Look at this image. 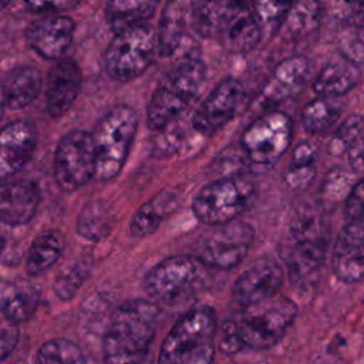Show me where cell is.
<instances>
[{
	"label": "cell",
	"instance_id": "cell-1",
	"mask_svg": "<svg viewBox=\"0 0 364 364\" xmlns=\"http://www.w3.org/2000/svg\"><path fill=\"white\" fill-rule=\"evenodd\" d=\"M159 307L146 299L122 303L111 316L102 336V357L107 363H139L155 338Z\"/></svg>",
	"mask_w": 364,
	"mask_h": 364
},
{
	"label": "cell",
	"instance_id": "cell-2",
	"mask_svg": "<svg viewBox=\"0 0 364 364\" xmlns=\"http://www.w3.org/2000/svg\"><path fill=\"white\" fill-rule=\"evenodd\" d=\"M297 304L282 294L239 307L236 316L226 318L242 350H266L277 344L293 324Z\"/></svg>",
	"mask_w": 364,
	"mask_h": 364
},
{
	"label": "cell",
	"instance_id": "cell-3",
	"mask_svg": "<svg viewBox=\"0 0 364 364\" xmlns=\"http://www.w3.org/2000/svg\"><path fill=\"white\" fill-rule=\"evenodd\" d=\"M205 78V64L196 55L182 58L152 92L146 107L148 127L156 131L181 118L198 98Z\"/></svg>",
	"mask_w": 364,
	"mask_h": 364
},
{
	"label": "cell",
	"instance_id": "cell-4",
	"mask_svg": "<svg viewBox=\"0 0 364 364\" xmlns=\"http://www.w3.org/2000/svg\"><path fill=\"white\" fill-rule=\"evenodd\" d=\"M218 317L210 306L186 311L164 338L158 361L175 364H208L215 357Z\"/></svg>",
	"mask_w": 364,
	"mask_h": 364
},
{
	"label": "cell",
	"instance_id": "cell-5",
	"mask_svg": "<svg viewBox=\"0 0 364 364\" xmlns=\"http://www.w3.org/2000/svg\"><path fill=\"white\" fill-rule=\"evenodd\" d=\"M138 131V114L127 105L109 108L91 132L95 148V175L98 182L112 181L122 171Z\"/></svg>",
	"mask_w": 364,
	"mask_h": 364
},
{
	"label": "cell",
	"instance_id": "cell-6",
	"mask_svg": "<svg viewBox=\"0 0 364 364\" xmlns=\"http://www.w3.org/2000/svg\"><path fill=\"white\" fill-rule=\"evenodd\" d=\"M293 122L282 111H270L252 121L239 141L246 169L266 172L287 152L291 144Z\"/></svg>",
	"mask_w": 364,
	"mask_h": 364
},
{
	"label": "cell",
	"instance_id": "cell-7",
	"mask_svg": "<svg viewBox=\"0 0 364 364\" xmlns=\"http://www.w3.org/2000/svg\"><path fill=\"white\" fill-rule=\"evenodd\" d=\"M156 51V33L152 27L136 24L115 31L102 54L104 70L109 78L127 82L141 77L151 65Z\"/></svg>",
	"mask_w": 364,
	"mask_h": 364
},
{
	"label": "cell",
	"instance_id": "cell-8",
	"mask_svg": "<svg viewBox=\"0 0 364 364\" xmlns=\"http://www.w3.org/2000/svg\"><path fill=\"white\" fill-rule=\"evenodd\" d=\"M256 199L255 185L240 176H225L200 188L192 200L195 218L208 226L237 219Z\"/></svg>",
	"mask_w": 364,
	"mask_h": 364
},
{
	"label": "cell",
	"instance_id": "cell-9",
	"mask_svg": "<svg viewBox=\"0 0 364 364\" xmlns=\"http://www.w3.org/2000/svg\"><path fill=\"white\" fill-rule=\"evenodd\" d=\"M255 240V229L243 220L233 219L213 225L203 232L193 246V256L205 267L230 270L246 257Z\"/></svg>",
	"mask_w": 364,
	"mask_h": 364
},
{
	"label": "cell",
	"instance_id": "cell-10",
	"mask_svg": "<svg viewBox=\"0 0 364 364\" xmlns=\"http://www.w3.org/2000/svg\"><path fill=\"white\" fill-rule=\"evenodd\" d=\"M95 148L92 135L82 129L64 134L54 152V179L64 192H74L94 179Z\"/></svg>",
	"mask_w": 364,
	"mask_h": 364
},
{
	"label": "cell",
	"instance_id": "cell-11",
	"mask_svg": "<svg viewBox=\"0 0 364 364\" xmlns=\"http://www.w3.org/2000/svg\"><path fill=\"white\" fill-rule=\"evenodd\" d=\"M205 266L193 255H175L162 259L142 280L144 291L155 301L168 303L198 283Z\"/></svg>",
	"mask_w": 364,
	"mask_h": 364
},
{
	"label": "cell",
	"instance_id": "cell-12",
	"mask_svg": "<svg viewBox=\"0 0 364 364\" xmlns=\"http://www.w3.org/2000/svg\"><path fill=\"white\" fill-rule=\"evenodd\" d=\"M245 87L236 78H225L206 95L192 115V128L202 136H212L237 112Z\"/></svg>",
	"mask_w": 364,
	"mask_h": 364
},
{
	"label": "cell",
	"instance_id": "cell-13",
	"mask_svg": "<svg viewBox=\"0 0 364 364\" xmlns=\"http://www.w3.org/2000/svg\"><path fill=\"white\" fill-rule=\"evenodd\" d=\"M283 280L282 266L269 256H260L236 277L232 297L239 307H243L277 294Z\"/></svg>",
	"mask_w": 364,
	"mask_h": 364
},
{
	"label": "cell",
	"instance_id": "cell-14",
	"mask_svg": "<svg viewBox=\"0 0 364 364\" xmlns=\"http://www.w3.org/2000/svg\"><path fill=\"white\" fill-rule=\"evenodd\" d=\"M333 274L343 283H357L364 277V213L351 219L337 235L333 256Z\"/></svg>",
	"mask_w": 364,
	"mask_h": 364
},
{
	"label": "cell",
	"instance_id": "cell-15",
	"mask_svg": "<svg viewBox=\"0 0 364 364\" xmlns=\"http://www.w3.org/2000/svg\"><path fill=\"white\" fill-rule=\"evenodd\" d=\"M75 23L65 14H41L31 21L24 33L28 47L46 60H60L68 51Z\"/></svg>",
	"mask_w": 364,
	"mask_h": 364
},
{
	"label": "cell",
	"instance_id": "cell-16",
	"mask_svg": "<svg viewBox=\"0 0 364 364\" xmlns=\"http://www.w3.org/2000/svg\"><path fill=\"white\" fill-rule=\"evenodd\" d=\"M37 127L28 119H16L0 129V179L18 172L37 146Z\"/></svg>",
	"mask_w": 364,
	"mask_h": 364
},
{
	"label": "cell",
	"instance_id": "cell-17",
	"mask_svg": "<svg viewBox=\"0 0 364 364\" xmlns=\"http://www.w3.org/2000/svg\"><path fill=\"white\" fill-rule=\"evenodd\" d=\"M82 85V75L78 64L70 58H60L50 68L46 84V109L50 117H63L77 100Z\"/></svg>",
	"mask_w": 364,
	"mask_h": 364
},
{
	"label": "cell",
	"instance_id": "cell-18",
	"mask_svg": "<svg viewBox=\"0 0 364 364\" xmlns=\"http://www.w3.org/2000/svg\"><path fill=\"white\" fill-rule=\"evenodd\" d=\"M262 27L247 0H236L226 16L216 40L229 53L243 54L252 51L262 38Z\"/></svg>",
	"mask_w": 364,
	"mask_h": 364
},
{
	"label": "cell",
	"instance_id": "cell-19",
	"mask_svg": "<svg viewBox=\"0 0 364 364\" xmlns=\"http://www.w3.org/2000/svg\"><path fill=\"white\" fill-rule=\"evenodd\" d=\"M310 75V61L304 55H291L282 60L269 74L260 88V100L267 105L282 104L297 95Z\"/></svg>",
	"mask_w": 364,
	"mask_h": 364
},
{
	"label": "cell",
	"instance_id": "cell-20",
	"mask_svg": "<svg viewBox=\"0 0 364 364\" xmlns=\"http://www.w3.org/2000/svg\"><path fill=\"white\" fill-rule=\"evenodd\" d=\"M40 203V189L36 182L18 179L0 183V222L9 226L28 223Z\"/></svg>",
	"mask_w": 364,
	"mask_h": 364
},
{
	"label": "cell",
	"instance_id": "cell-21",
	"mask_svg": "<svg viewBox=\"0 0 364 364\" xmlns=\"http://www.w3.org/2000/svg\"><path fill=\"white\" fill-rule=\"evenodd\" d=\"M192 27L191 0H168L162 9L156 31V51L161 57L176 55Z\"/></svg>",
	"mask_w": 364,
	"mask_h": 364
},
{
	"label": "cell",
	"instance_id": "cell-22",
	"mask_svg": "<svg viewBox=\"0 0 364 364\" xmlns=\"http://www.w3.org/2000/svg\"><path fill=\"white\" fill-rule=\"evenodd\" d=\"M327 250V239H291L284 260L289 279L294 286H304L318 273Z\"/></svg>",
	"mask_w": 364,
	"mask_h": 364
},
{
	"label": "cell",
	"instance_id": "cell-23",
	"mask_svg": "<svg viewBox=\"0 0 364 364\" xmlns=\"http://www.w3.org/2000/svg\"><path fill=\"white\" fill-rule=\"evenodd\" d=\"M6 108L21 109L30 105L43 88V75L34 65H16L0 82Z\"/></svg>",
	"mask_w": 364,
	"mask_h": 364
},
{
	"label": "cell",
	"instance_id": "cell-24",
	"mask_svg": "<svg viewBox=\"0 0 364 364\" xmlns=\"http://www.w3.org/2000/svg\"><path fill=\"white\" fill-rule=\"evenodd\" d=\"M178 193L161 191L149 200L142 203L131 218L129 233L132 237L142 239L152 235L161 223L178 208Z\"/></svg>",
	"mask_w": 364,
	"mask_h": 364
},
{
	"label": "cell",
	"instance_id": "cell-25",
	"mask_svg": "<svg viewBox=\"0 0 364 364\" xmlns=\"http://www.w3.org/2000/svg\"><path fill=\"white\" fill-rule=\"evenodd\" d=\"M361 77L355 63L344 58L327 63L313 80V91L320 97H341L353 90Z\"/></svg>",
	"mask_w": 364,
	"mask_h": 364
},
{
	"label": "cell",
	"instance_id": "cell-26",
	"mask_svg": "<svg viewBox=\"0 0 364 364\" xmlns=\"http://www.w3.org/2000/svg\"><path fill=\"white\" fill-rule=\"evenodd\" d=\"M40 291L27 282L7 284L0 291V313L14 321L28 320L38 307Z\"/></svg>",
	"mask_w": 364,
	"mask_h": 364
},
{
	"label": "cell",
	"instance_id": "cell-27",
	"mask_svg": "<svg viewBox=\"0 0 364 364\" xmlns=\"http://www.w3.org/2000/svg\"><path fill=\"white\" fill-rule=\"evenodd\" d=\"M65 249L64 236L58 230L40 233L28 246L26 256V270L31 276H38L50 270L63 256Z\"/></svg>",
	"mask_w": 364,
	"mask_h": 364
},
{
	"label": "cell",
	"instance_id": "cell-28",
	"mask_svg": "<svg viewBox=\"0 0 364 364\" xmlns=\"http://www.w3.org/2000/svg\"><path fill=\"white\" fill-rule=\"evenodd\" d=\"M323 16L320 0H291L280 28L291 38H303L318 30Z\"/></svg>",
	"mask_w": 364,
	"mask_h": 364
},
{
	"label": "cell",
	"instance_id": "cell-29",
	"mask_svg": "<svg viewBox=\"0 0 364 364\" xmlns=\"http://www.w3.org/2000/svg\"><path fill=\"white\" fill-rule=\"evenodd\" d=\"M158 4L159 0H107L104 14L108 26L115 33L144 24L155 14Z\"/></svg>",
	"mask_w": 364,
	"mask_h": 364
},
{
	"label": "cell",
	"instance_id": "cell-30",
	"mask_svg": "<svg viewBox=\"0 0 364 364\" xmlns=\"http://www.w3.org/2000/svg\"><path fill=\"white\" fill-rule=\"evenodd\" d=\"M236 0H191L192 28L203 38H216Z\"/></svg>",
	"mask_w": 364,
	"mask_h": 364
},
{
	"label": "cell",
	"instance_id": "cell-31",
	"mask_svg": "<svg viewBox=\"0 0 364 364\" xmlns=\"http://www.w3.org/2000/svg\"><path fill=\"white\" fill-rule=\"evenodd\" d=\"M112 223L114 216L109 206L101 199H94L87 202L80 210L77 233L87 240L100 242L109 235Z\"/></svg>",
	"mask_w": 364,
	"mask_h": 364
},
{
	"label": "cell",
	"instance_id": "cell-32",
	"mask_svg": "<svg viewBox=\"0 0 364 364\" xmlns=\"http://www.w3.org/2000/svg\"><path fill=\"white\" fill-rule=\"evenodd\" d=\"M341 105L334 97H320L311 100L301 109L300 118L304 129L311 135L327 132L340 118Z\"/></svg>",
	"mask_w": 364,
	"mask_h": 364
},
{
	"label": "cell",
	"instance_id": "cell-33",
	"mask_svg": "<svg viewBox=\"0 0 364 364\" xmlns=\"http://www.w3.org/2000/svg\"><path fill=\"white\" fill-rule=\"evenodd\" d=\"M91 269L92 262L90 257H77L70 264H67L54 279L53 290L55 297L61 301L73 299L82 283L87 280Z\"/></svg>",
	"mask_w": 364,
	"mask_h": 364
},
{
	"label": "cell",
	"instance_id": "cell-34",
	"mask_svg": "<svg viewBox=\"0 0 364 364\" xmlns=\"http://www.w3.org/2000/svg\"><path fill=\"white\" fill-rule=\"evenodd\" d=\"M36 363H84L85 357L80 346L67 338H54L46 341L34 357Z\"/></svg>",
	"mask_w": 364,
	"mask_h": 364
},
{
	"label": "cell",
	"instance_id": "cell-35",
	"mask_svg": "<svg viewBox=\"0 0 364 364\" xmlns=\"http://www.w3.org/2000/svg\"><path fill=\"white\" fill-rule=\"evenodd\" d=\"M290 3L291 0H250L262 31L269 34L277 33L290 7Z\"/></svg>",
	"mask_w": 364,
	"mask_h": 364
},
{
	"label": "cell",
	"instance_id": "cell-36",
	"mask_svg": "<svg viewBox=\"0 0 364 364\" xmlns=\"http://www.w3.org/2000/svg\"><path fill=\"white\" fill-rule=\"evenodd\" d=\"M364 134V118L361 115L353 114L347 117L341 125H338L333 139L328 144V154L333 156H340L347 154L351 145Z\"/></svg>",
	"mask_w": 364,
	"mask_h": 364
},
{
	"label": "cell",
	"instance_id": "cell-37",
	"mask_svg": "<svg viewBox=\"0 0 364 364\" xmlns=\"http://www.w3.org/2000/svg\"><path fill=\"white\" fill-rule=\"evenodd\" d=\"M338 36V50L341 55L353 63L364 64V27L343 24Z\"/></svg>",
	"mask_w": 364,
	"mask_h": 364
},
{
	"label": "cell",
	"instance_id": "cell-38",
	"mask_svg": "<svg viewBox=\"0 0 364 364\" xmlns=\"http://www.w3.org/2000/svg\"><path fill=\"white\" fill-rule=\"evenodd\" d=\"M351 181V175L341 169V168H334L331 169L324 182H323V196L327 199V200H338V199H344L350 191V188L353 186L350 183Z\"/></svg>",
	"mask_w": 364,
	"mask_h": 364
},
{
	"label": "cell",
	"instance_id": "cell-39",
	"mask_svg": "<svg viewBox=\"0 0 364 364\" xmlns=\"http://www.w3.org/2000/svg\"><path fill=\"white\" fill-rule=\"evenodd\" d=\"M316 176V165H303V164H291L287 166L283 181L284 185L291 191H303L309 188Z\"/></svg>",
	"mask_w": 364,
	"mask_h": 364
},
{
	"label": "cell",
	"instance_id": "cell-40",
	"mask_svg": "<svg viewBox=\"0 0 364 364\" xmlns=\"http://www.w3.org/2000/svg\"><path fill=\"white\" fill-rule=\"evenodd\" d=\"M82 0H23L24 9L33 14H61L75 9Z\"/></svg>",
	"mask_w": 364,
	"mask_h": 364
},
{
	"label": "cell",
	"instance_id": "cell-41",
	"mask_svg": "<svg viewBox=\"0 0 364 364\" xmlns=\"http://www.w3.org/2000/svg\"><path fill=\"white\" fill-rule=\"evenodd\" d=\"M20 331L17 323L6 318L0 313V360L7 358L18 344Z\"/></svg>",
	"mask_w": 364,
	"mask_h": 364
},
{
	"label": "cell",
	"instance_id": "cell-42",
	"mask_svg": "<svg viewBox=\"0 0 364 364\" xmlns=\"http://www.w3.org/2000/svg\"><path fill=\"white\" fill-rule=\"evenodd\" d=\"M364 213V178L355 182L344 198L346 219H351Z\"/></svg>",
	"mask_w": 364,
	"mask_h": 364
},
{
	"label": "cell",
	"instance_id": "cell-43",
	"mask_svg": "<svg viewBox=\"0 0 364 364\" xmlns=\"http://www.w3.org/2000/svg\"><path fill=\"white\" fill-rule=\"evenodd\" d=\"M317 159V146L310 141H303L296 145L291 152V164L303 165H316Z\"/></svg>",
	"mask_w": 364,
	"mask_h": 364
},
{
	"label": "cell",
	"instance_id": "cell-44",
	"mask_svg": "<svg viewBox=\"0 0 364 364\" xmlns=\"http://www.w3.org/2000/svg\"><path fill=\"white\" fill-rule=\"evenodd\" d=\"M320 1L324 7V11H328L334 18H338L343 23L355 0H320Z\"/></svg>",
	"mask_w": 364,
	"mask_h": 364
},
{
	"label": "cell",
	"instance_id": "cell-45",
	"mask_svg": "<svg viewBox=\"0 0 364 364\" xmlns=\"http://www.w3.org/2000/svg\"><path fill=\"white\" fill-rule=\"evenodd\" d=\"M347 155L353 171H364V134L351 145Z\"/></svg>",
	"mask_w": 364,
	"mask_h": 364
},
{
	"label": "cell",
	"instance_id": "cell-46",
	"mask_svg": "<svg viewBox=\"0 0 364 364\" xmlns=\"http://www.w3.org/2000/svg\"><path fill=\"white\" fill-rule=\"evenodd\" d=\"M343 24L364 27V0H355Z\"/></svg>",
	"mask_w": 364,
	"mask_h": 364
},
{
	"label": "cell",
	"instance_id": "cell-47",
	"mask_svg": "<svg viewBox=\"0 0 364 364\" xmlns=\"http://www.w3.org/2000/svg\"><path fill=\"white\" fill-rule=\"evenodd\" d=\"M4 108H6V102H4V95H3L1 85H0V121H1L3 114H4Z\"/></svg>",
	"mask_w": 364,
	"mask_h": 364
},
{
	"label": "cell",
	"instance_id": "cell-48",
	"mask_svg": "<svg viewBox=\"0 0 364 364\" xmlns=\"http://www.w3.org/2000/svg\"><path fill=\"white\" fill-rule=\"evenodd\" d=\"M4 246H6V239H4V236H3V233L0 232V253L3 252V249H4Z\"/></svg>",
	"mask_w": 364,
	"mask_h": 364
},
{
	"label": "cell",
	"instance_id": "cell-49",
	"mask_svg": "<svg viewBox=\"0 0 364 364\" xmlns=\"http://www.w3.org/2000/svg\"><path fill=\"white\" fill-rule=\"evenodd\" d=\"M10 1H11V0H0V11H1Z\"/></svg>",
	"mask_w": 364,
	"mask_h": 364
}]
</instances>
